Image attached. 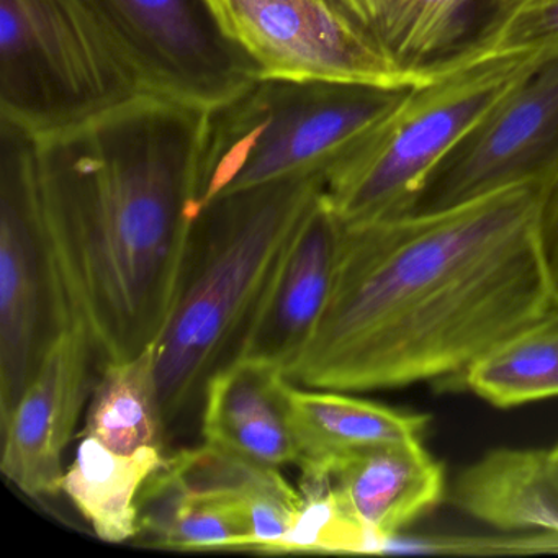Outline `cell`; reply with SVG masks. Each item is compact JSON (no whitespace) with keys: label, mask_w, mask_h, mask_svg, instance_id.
Masks as SVG:
<instances>
[{"label":"cell","mask_w":558,"mask_h":558,"mask_svg":"<svg viewBox=\"0 0 558 558\" xmlns=\"http://www.w3.org/2000/svg\"><path fill=\"white\" fill-rule=\"evenodd\" d=\"M541 184L437 214L345 227L331 293L293 385L391 390L462 377L558 312L538 231Z\"/></svg>","instance_id":"cell-1"},{"label":"cell","mask_w":558,"mask_h":558,"mask_svg":"<svg viewBox=\"0 0 558 558\" xmlns=\"http://www.w3.org/2000/svg\"><path fill=\"white\" fill-rule=\"evenodd\" d=\"M207 110L143 96L38 142L41 218L64 328L102 371L151 348L171 315L195 220Z\"/></svg>","instance_id":"cell-2"},{"label":"cell","mask_w":558,"mask_h":558,"mask_svg":"<svg viewBox=\"0 0 558 558\" xmlns=\"http://www.w3.org/2000/svg\"><path fill=\"white\" fill-rule=\"evenodd\" d=\"M325 185L283 179L201 208L174 306L153 344L168 440L202 410L211 375L233 361L290 236Z\"/></svg>","instance_id":"cell-3"},{"label":"cell","mask_w":558,"mask_h":558,"mask_svg":"<svg viewBox=\"0 0 558 558\" xmlns=\"http://www.w3.org/2000/svg\"><path fill=\"white\" fill-rule=\"evenodd\" d=\"M413 87L260 77L208 112L198 159L201 207L283 179L326 181Z\"/></svg>","instance_id":"cell-4"},{"label":"cell","mask_w":558,"mask_h":558,"mask_svg":"<svg viewBox=\"0 0 558 558\" xmlns=\"http://www.w3.org/2000/svg\"><path fill=\"white\" fill-rule=\"evenodd\" d=\"M146 94L80 0H0V120L41 140Z\"/></svg>","instance_id":"cell-5"},{"label":"cell","mask_w":558,"mask_h":558,"mask_svg":"<svg viewBox=\"0 0 558 558\" xmlns=\"http://www.w3.org/2000/svg\"><path fill=\"white\" fill-rule=\"evenodd\" d=\"M537 54L496 53L433 83L404 102L326 179L345 227L407 215L427 172L525 73Z\"/></svg>","instance_id":"cell-6"},{"label":"cell","mask_w":558,"mask_h":558,"mask_svg":"<svg viewBox=\"0 0 558 558\" xmlns=\"http://www.w3.org/2000/svg\"><path fill=\"white\" fill-rule=\"evenodd\" d=\"M63 329L41 218L38 140L0 120V421Z\"/></svg>","instance_id":"cell-7"},{"label":"cell","mask_w":558,"mask_h":558,"mask_svg":"<svg viewBox=\"0 0 558 558\" xmlns=\"http://www.w3.org/2000/svg\"><path fill=\"white\" fill-rule=\"evenodd\" d=\"M148 96L211 110L260 80L210 0H80Z\"/></svg>","instance_id":"cell-8"},{"label":"cell","mask_w":558,"mask_h":558,"mask_svg":"<svg viewBox=\"0 0 558 558\" xmlns=\"http://www.w3.org/2000/svg\"><path fill=\"white\" fill-rule=\"evenodd\" d=\"M557 165L558 53H545L427 172L404 217L450 210L515 185L542 184Z\"/></svg>","instance_id":"cell-9"},{"label":"cell","mask_w":558,"mask_h":558,"mask_svg":"<svg viewBox=\"0 0 558 558\" xmlns=\"http://www.w3.org/2000/svg\"><path fill=\"white\" fill-rule=\"evenodd\" d=\"M390 68L423 86L492 54L525 0H328Z\"/></svg>","instance_id":"cell-10"},{"label":"cell","mask_w":558,"mask_h":558,"mask_svg":"<svg viewBox=\"0 0 558 558\" xmlns=\"http://www.w3.org/2000/svg\"><path fill=\"white\" fill-rule=\"evenodd\" d=\"M260 77L401 86L328 0H210ZM408 86V84H404Z\"/></svg>","instance_id":"cell-11"},{"label":"cell","mask_w":558,"mask_h":558,"mask_svg":"<svg viewBox=\"0 0 558 558\" xmlns=\"http://www.w3.org/2000/svg\"><path fill=\"white\" fill-rule=\"evenodd\" d=\"M94 364L83 329L64 328L48 345L14 410L0 421V470L28 498L63 493L64 450L86 407Z\"/></svg>","instance_id":"cell-12"},{"label":"cell","mask_w":558,"mask_h":558,"mask_svg":"<svg viewBox=\"0 0 558 558\" xmlns=\"http://www.w3.org/2000/svg\"><path fill=\"white\" fill-rule=\"evenodd\" d=\"M323 465L338 519L339 554H385L404 527L447 495L444 466L423 442L385 444Z\"/></svg>","instance_id":"cell-13"},{"label":"cell","mask_w":558,"mask_h":558,"mask_svg":"<svg viewBox=\"0 0 558 558\" xmlns=\"http://www.w3.org/2000/svg\"><path fill=\"white\" fill-rule=\"evenodd\" d=\"M342 234L344 223L323 191L290 236L233 361L253 359L283 372L299 361L328 303Z\"/></svg>","instance_id":"cell-14"},{"label":"cell","mask_w":558,"mask_h":558,"mask_svg":"<svg viewBox=\"0 0 558 558\" xmlns=\"http://www.w3.org/2000/svg\"><path fill=\"white\" fill-rule=\"evenodd\" d=\"M292 381L277 365L234 359L205 388L201 430L205 444L263 465L299 463L290 426Z\"/></svg>","instance_id":"cell-15"},{"label":"cell","mask_w":558,"mask_h":558,"mask_svg":"<svg viewBox=\"0 0 558 558\" xmlns=\"http://www.w3.org/2000/svg\"><path fill=\"white\" fill-rule=\"evenodd\" d=\"M135 541L168 550L253 551V512L243 495L185 488L161 469L149 476L138 498Z\"/></svg>","instance_id":"cell-16"},{"label":"cell","mask_w":558,"mask_h":558,"mask_svg":"<svg viewBox=\"0 0 558 558\" xmlns=\"http://www.w3.org/2000/svg\"><path fill=\"white\" fill-rule=\"evenodd\" d=\"M290 426L300 463H331L385 444L423 442L430 416L349 397L344 391L302 390L289 395Z\"/></svg>","instance_id":"cell-17"},{"label":"cell","mask_w":558,"mask_h":558,"mask_svg":"<svg viewBox=\"0 0 558 558\" xmlns=\"http://www.w3.org/2000/svg\"><path fill=\"white\" fill-rule=\"evenodd\" d=\"M450 502L499 532H558L545 450L502 447L485 453L457 476Z\"/></svg>","instance_id":"cell-18"},{"label":"cell","mask_w":558,"mask_h":558,"mask_svg":"<svg viewBox=\"0 0 558 558\" xmlns=\"http://www.w3.org/2000/svg\"><path fill=\"white\" fill-rule=\"evenodd\" d=\"M166 457V450L158 447L113 452L94 437L81 436L73 462L64 473L63 493L100 541H135L140 532V493Z\"/></svg>","instance_id":"cell-19"},{"label":"cell","mask_w":558,"mask_h":558,"mask_svg":"<svg viewBox=\"0 0 558 558\" xmlns=\"http://www.w3.org/2000/svg\"><path fill=\"white\" fill-rule=\"evenodd\" d=\"M81 436L94 437L119 453H133L143 447L166 450L168 436L153 345L136 357L102 368L87 403Z\"/></svg>","instance_id":"cell-20"},{"label":"cell","mask_w":558,"mask_h":558,"mask_svg":"<svg viewBox=\"0 0 558 558\" xmlns=\"http://www.w3.org/2000/svg\"><path fill=\"white\" fill-rule=\"evenodd\" d=\"M460 385L493 407L514 408L558 397V312L470 365Z\"/></svg>","instance_id":"cell-21"},{"label":"cell","mask_w":558,"mask_h":558,"mask_svg":"<svg viewBox=\"0 0 558 558\" xmlns=\"http://www.w3.org/2000/svg\"><path fill=\"white\" fill-rule=\"evenodd\" d=\"M429 551V554H469V555H522L550 554L558 551V532H502L493 537H457L442 535L424 541L390 542L385 551Z\"/></svg>","instance_id":"cell-22"},{"label":"cell","mask_w":558,"mask_h":558,"mask_svg":"<svg viewBox=\"0 0 558 558\" xmlns=\"http://www.w3.org/2000/svg\"><path fill=\"white\" fill-rule=\"evenodd\" d=\"M498 53H558V0H525Z\"/></svg>","instance_id":"cell-23"},{"label":"cell","mask_w":558,"mask_h":558,"mask_svg":"<svg viewBox=\"0 0 558 558\" xmlns=\"http://www.w3.org/2000/svg\"><path fill=\"white\" fill-rule=\"evenodd\" d=\"M538 231L548 274L558 296V165L541 184Z\"/></svg>","instance_id":"cell-24"},{"label":"cell","mask_w":558,"mask_h":558,"mask_svg":"<svg viewBox=\"0 0 558 558\" xmlns=\"http://www.w3.org/2000/svg\"><path fill=\"white\" fill-rule=\"evenodd\" d=\"M545 483L551 502L558 509V444L545 450Z\"/></svg>","instance_id":"cell-25"}]
</instances>
